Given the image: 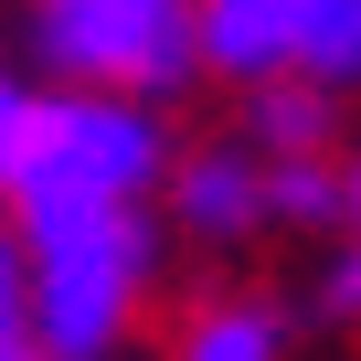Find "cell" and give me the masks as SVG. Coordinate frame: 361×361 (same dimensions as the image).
<instances>
[{"mask_svg":"<svg viewBox=\"0 0 361 361\" xmlns=\"http://www.w3.org/2000/svg\"><path fill=\"white\" fill-rule=\"evenodd\" d=\"M170 180V138L138 96H32L22 117V159H11V213L22 224H64V213H138Z\"/></svg>","mask_w":361,"mask_h":361,"instance_id":"6da1fadb","label":"cell"},{"mask_svg":"<svg viewBox=\"0 0 361 361\" xmlns=\"http://www.w3.org/2000/svg\"><path fill=\"white\" fill-rule=\"evenodd\" d=\"M22 245H32V350L106 361L159 276V234L138 213H64V224H22Z\"/></svg>","mask_w":361,"mask_h":361,"instance_id":"7a4b0ae2","label":"cell"},{"mask_svg":"<svg viewBox=\"0 0 361 361\" xmlns=\"http://www.w3.org/2000/svg\"><path fill=\"white\" fill-rule=\"evenodd\" d=\"M32 43L64 85L149 106L202 64V11L192 0H32Z\"/></svg>","mask_w":361,"mask_h":361,"instance_id":"3957f363","label":"cell"},{"mask_svg":"<svg viewBox=\"0 0 361 361\" xmlns=\"http://www.w3.org/2000/svg\"><path fill=\"white\" fill-rule=\"evenodd\" d=\"M170 224L192 234V245H245L266 234V159L245 149H192V159H170Z\"/></svg>","mask_w":361,"mask_h":361,"instance_id":"277c9868","label":"cell"},{"mask_svg":"<svg viewBox=\"0 0 361 361\" xmlns=\"http://www.w3.org/2000/svg\"><path fill=\"white\" fill-rule=\"evenodd\" d=\"M192 11H202V64H224L234 85L298 75V0H192Z\"/></svg>","mask_w":361,"mask_h":361,"instance_id":"5b68a950","label":"cell"},{"mask_svg":"<svg viewBox=\"0 0 361 361\" xmlns=\"http://www.w3.org/2000/svg\"><path fill=\"white\" fill-rule=\"evenodd\" d=\"M276 350H287L276 298H202L170 340V361H276Z\"/></svg>","mask_w":361,"mask_h":361,"instance_id":"8992f818","label":"cell"},{"mask_svg":"<svg viewBox=\"0 0 361 361\" xmlns=\"http://www.w3.org/2000/svg\"><path fill=\"white\" fill-rule=\"evenodd\" d=\"M319 138H329V96L308 75L255 85V159H319Z\"/></svg>","mask_w":361,"mask_h":361,"instance_id":"52a82bcc","label":"cell"},{"mask_svg":"<svg viewBox=\"0 0 361 361\" xmlns=\"http://www.w3.org/2000/svg\"><path fill=\"white\" fill-rule=\"evenodd\" d=\"M298 75L308 85L361 75V0H298Z\"/></svg>","mask_w":361,"mask_h":361,"instance_id":"ba28073f","label":"cell"},{"mask_svg":"<svg viewBox=\"0 0 361 361\" xmlns=\"http://www.w3.org/2000/svg\"><path fill=\"white\" fill-rule=\"evenodd\" d=\"M350 180H329V159H266V213L276 224H329Z\"/></svg>","mask_w":361,"mask_h":361,"instance_id":"9c48e42d","label":"cell"},{"mask_svg":"<svg viewBox=\"0 0 361 361\" xmlns=\"http://www.w3.org/2000/svg\"><path fill=\"white\" fill-rule=\"evenodd\" d=\"M0 361H43L32 350V245L0 224Z\"/></svg>","mask_w":361,"mask_h":361,"instance_id":"30bf717a","label":"cell"},{"mask_svg":"<svg viewBox=\"0 0 361 361\" xmlns=\"http://www.w3.org/2000/svg\"><path fill=\"white\" fill-rule=\"evenodd\" d=\"M22 117H32V96L0 75V192H11V159H22Z\"/></svg>","mask_w":361,"mask_h":361,"instance_id":"8fae6325","label":"cell"},{"mask_svg":"<svg viewBox=\"0 0 361 361\" xmlns=\"http://www.w3.org/2000/svg\"><path fill=\"white\" fill-rule=\"evenodd\" d=\"M319 308H329V319H361V255H340V266H329V287H319Z\"/></svg>","mask_w":361,"mask_h":361,"instance_id":"7c38bea8","label":"cell"},{"mask_svg":"<svg viewBox=\"0 0 361 361\" xmlns=\"http://www.w3.org/2000/svg\"><path fill=\"white\" fill-rule=\"evenodd\" d=\"M340 224H350V255H361V170H350V192H340Z\"/></svg>","mask_w":361,"mask_h":361,"instance_id":"4fadbf2b","label":"cell"}]
</instances>
